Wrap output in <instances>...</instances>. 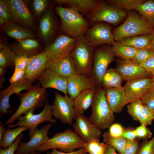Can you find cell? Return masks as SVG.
<instances>
[{"label":"cell","mask_w":154,"mask_h":154,"mask_svg":"<svg viewBox=\"0 0 154 154\" xmlns=\"http://www.w3.org/2000/svg\"><path fill=\"white\" fill-rule=\"evenodd\" d=\"M108 145L100 142L99 139L87 143L84 147L88 154H104Z\"/></svg>","instance_id":"cell-37"},{"label":"cell","mask_w":154,"mask_h":154,"mask_svg":"<svg viewBox=\"0 0 154 154\" xmlns=\"http://www.w3.org/2000/svg\"><path fill=\"white\" fill-rule=\"evenodd\" d=\"M152 82L153 85L152 88L154 89V76L152 77Z\"/></svg>","instance_id":"cell-58"},{"label":"cell","mask_w":154,"mask_h":154,"mask_svg":"<svg viewBox=\"0 0 154 154\" xmlns=\"http://www.w3.org/2000/svg\"><path fill=\"white\" fill-rule=\"evenodd\" d=\"M0 40V67L7 68L15 66V62L18 57L10 48L7 40Z\"/></svg>","instance_id":"cell-30"},{"label":"cell","mask_w":154,"mask_h":154,"mask_svg":"<svg viewBox=\"0 0 154 154\" xmlns=\"http://www.w3.org/2000/svg\"><path fill=\"white\" fill-rule=\"evenodd\" d=\"M24 137V135L22 133L10 147L5 149L0 148V154H15L19 143Z\"/></svg>","instance_id":"cell-47"},{"label":"cell","mask_w":154,"mask_h":154,"mask_svg":"<svg viewBox=\"0 0 154 154\" xmlns=\"http://www.w3.org/2000/svg\"><path fill=\"white\" fill-rule=\"evenodd\" d=\"M28 129H29V128L26 126H19L11 129L8 128L2 142L0 143V148L5 149L9 147L13 144L21 133Z\"/></svg>","instance_id":"cell-34"},{"label":"cell","mask_w":154,"mask_h":154,"mask_svg":"<svg viewBox=\"0 0 154 154\" xmlns=\"http://www.w3.org/2000/svg\"><path fill=\"white\" fill-rule=\"evenodd\" d=\"M13 22L11 12L7 0H0V26Z\"/></svg>","instance_id":"cell-39"},{"label":"cell","mask_w":154,"mask_h":154,"mask_svg":"<svg viewBox=\"0 0 154 154\" xmlns=\"http://www.w3.org/2000/svg\"><path fill=\"white\" fill-rule=\"evenodd\" d=\"M134 132L136 138L144 140H147L151 137L152 135V133L149 129L147 127L142 125L135 129Z\"/></svg>","instance_id":"cell-46"},{"label":"cell","mask_w":154,"mask_h":154,"mask_svg":"<svg viewBox=\"0 0 154 154\" xmlns=\"http://www.w3.org/2000/svg\"><path fill=\"white\" fill-rule=\"evenodd\" d=\"M116 149L111 146L108 145L104 154H121L116 152Z\"/></svg>","instance_id":"cell-56"},{"label":"cell","mask_w":154,"mask_h":154,"mask_svg":"<svg viewBox=\"0 0 154 154\" xmlns=\"http://www.w3.org/2000/svg\"><path fill=\"white\" fill-rule=\"evenodd\" d=\"M143 104L140 99L132 101L127 106V111L133 119L139 121L142 110Z\"/></svg>","instance_id":"cell-38"},{"label":"cell","mask_w":154,"mask_h":154,"mask_svg":"<svg viewBox=\"0 0 154 154\" xmlns=\"http://www.w3.org/2000/svg\"><path fill=\"white\" fill-rule=\"evenodd\" d=\"M94 48L84 35L78 38L75 47L70 54L75 64L76 74L91 76Z\"/></svg>","instance_id":"cell-6"},{"label":"cell","mask_w":154,"mask_h":154,"mask_svg":"<svg viewBox=\"0 0 154 154\" xmlns=\"http://www.w3.org/2000/svg\"><path fill=\"white\" fill-rule=\"evenodd\" d=\"M104 90L107 102L114 113H118L121 112L125 106V99L123 87L109 88Z\"/></svg>","instance_id":"cell-26"},{"label":"cell","mask_w":154,"mask_h":154,"mask_svg":"<svg viewBox=\"0 0 154 154\" xmlns=\"http://www.w3.org/2000/svg\"><path fill=\"white\" fill-rule=\"evenodd\" d=\"M74 119V131L83 141L88 143L100 137L101 130L91 123L84 114L76 115Z\"/></svg>","instance_id":"cell-17"},{"label":"cell","mask_w":154,"mask_h":154,"mask_svg":"<svg viewBox=\"0 0 154 154\" xmlns=\"http://www.w3.org/2000/svg\"><path fill=\"white\" fill-rule=\"evenodd\" d=\"M154 35V33L139 35L126 38L119 42L138 49H149Z\"/></svg>","instance_id":"cell-29"},{"label":"cell","mask_w":154,"mask_h":154,"mask_svg":"<svg viewBox=\"0 0 154 154\" xmlns=\"http://www.w3.org/2000/svg\"><path fill=\"white\" fill-rule=\"evenodd\" d=\"M140 65L149 72L151 75L152 77L154 76V55Z\"/></svg>","instance_id":"cell-50"},{"label":"cell","mask_w":154,"mask_h":154,"mask_svg":"<svg viewBox=\"0 0 154 154\" xmlns=\"http://www.w3.org/2000/svg\"><path fill=\"white\" fill-rule=\"evenodd\" d=\"M31 154H41L40 153H38L36 152V151H35L33 153H32Z\"/></svg>","instance_id":"cell-59"},{"label":"cell","mask_w":154,"mask_h":154,"mask_svg":"<svg viewBox=\"0 0 154 154\" xmlns=\"http://www.w3.org/2000/svg\"><path fill=\"white\" fill-rule=\"evenodd\" d=\"M144 1L143 0H109L108 4L117 8L130 10H135L138 6Z\"/></svg>","instance_id":"cell-36"},{"label":"cell","mask_w":154,"mask_h":154,"mask_svg":"<svg viewBox=\"0 0 154 154\" xmlns=\"http://www.w3.org/2000/svg\"><path fill=\"white\" fill-rule=\"evenodd\" d=\"M29 59L30 58L25 56L18 57L15 62V69H25Z\"/></svg>","instance_id":"cell-49"},{"label":"cell","mask_w":154,"mask_h":154,"mask_svg":"<svg viewBox=\"0 0 154 154\" xmlns=\"http://www.w3.org/2000/svg\"><path fill=\"white\" fill-rule=\"evenodd\" d=\"M0 27L2 33L16 40L34 38L38 37L33 31L13 22L4 23Z\"/></svg>","instance_id":"cell-24"},{"label":"cell","mask_w":154,"mask_h":154,"mask_svg":"<svg viewBox=\"0 0 154 154\" xmlns=\"http://www.w3.org/2000/svg\"><path fill=\"white\" fill-rule=\"evenodd\" d=\"M143 104L150 109H154V89L152 88L147 92L140 98Z\"/></svg>","instance_id":"cell-45"},{"label":"cell","mask_w":154,"mask_h":154,"mask_svg":"<svg viewBox=\"0 0 154 154\" xmlns=\"http://www.w3.org/2000/svg\"><path fill=\"white\" fill-rule=\"evenodd\" d=\"M25 69H15L14 72L9 80L11 84L21 80L24 78Z\"/></svg>","instance_id":"cell-51"},{"label":"cell","mask_w":154,"mask_h":154,"mask_svg":"<svg viewBox=\"0 0 154 154\" xmlns=\"http://www.w3.org/2000/svg\"><path fill=\"white\" fill-rule=\"evenodd\" d=\"M95 87L91 76L76 74L67 79V94L73 100L83 91Z\"/></svg>","instance_id":"cell-21"},{"label":"cell","mask_w":154,"mask_h":154,"mask_svg":"<svg viewBox=\"0 0 154 154\" xmlns=\"http://www.w3.org/2000/svg\"><path fill=\"white\" fill-rule=\"evenodd\" d=\"M152 78H138L126 82L123 87L125 94V106L132 101L140 99L152 88Z\"/></svg>","instance_id":"cell-15"},{"label":"cell","mask_w":154,"mask_h":154,"mask_svg":"<svg viewBox=\"0 0 154 154\" xmlns=\"http://www.w3.org/2000/svg\"><path fill=\"white\" fill-rule=\"evenodd\" d=\"M121 137L129 140H134L136 138L134 129H124Z\"/></svg>","instance_id":"cell-53"},{"label":"cell","mask_w":154,"mask_h":154,"mask_svg":"<svg viewBox=\"0 0 154 154\" xmlns=\"http://www.w3.org/2000/svg\"><path fill=\"white\" fill-rule=\"evenodd\" d=\"M55 10L60 19L61 30L69 37L78 38L84 35L89 28V22L74 9L58 5Z\"/></svg>","instance_id":"cell-1"},{"label":"cell","mask_w":154,"mask_h":154,"mask_svg":"<svg viewBox=\"0 0 154 154\" xmlns=\"http://www.w3.org/2000/svg\"><path fill=\"white\" fill-rule=\"evenodd\" d=\"M142 18L152 26L154 24V1H145L140 4L136 9Z\"/></svg>","instance_id":"cell-33"},{"label":"cell","mask_w":154,"mask_h":154,"mask_svg":"<svg viewBox=\"0 0 154 154\" xmlns=\"http://www.w3.org/2000/svg\"><path fill=\"white\" fill-rule=\"evenodd\" d=\"M115 55L112 47H105L94 50L93 64L91 76L95 88H102V79Z\"/></svg>","instance_id":"cell-8"},{"label":"cell","mask_w":154,"mask_h":154,"mask_svg":"<svg viewBox=\"0 0 154 154\" xmlns=\"http://www.w3.org/2000/svg\"><path fill=\"white\" fill-rule=\"evenodd\" d=\"M84 35L94 48L103 44H112L115 42L111 28L109 25L104 23L94 24L88 29Z\"/></svg>","instance_id":"cell-13"},{"label":"cell","mask_w":154,"mask_h":154,"mask_svg":"<svg viewBox=\"0 0 154 154\" xmlns=\"http://www.w3.org/2000/svg\"><path fill=\"white\" fill-rule=\"evenodd\" d=\"M60 5H66L81 14L90 13L97 6L100 1L97 0H56Z\"/></svg>","instance_id":"cell-28"},{"label":"cell","mask_w":154,"mask_h":154,"mask_svg":"<svg viewBox=\"0 0 154 154\" xmlns=\"http://www.w3.org/2000/svg\"><path fill=\"white\" fill-rule=\"evenodd\" d=\"M103 136L105 143L112 146L119 153L122 154L127 142L126 139L121 137H113L108 131L104 133Z\"/></svg>","instance_id":"cell-35"},{"label":"cell","mask_w":154,"mask_h":154,"mask_svg":"<svg viewBox=\"0 0 154 154\" xmlns=\"http://www.w3.org/2000/svg\"><path fill=\"white\" fill-rule=\"evenodd\" d=\"M112 50L115 56L123 60H131L134 57L139 49L124 45L119 42H114L112 44Z\"/></svg>","instance_id":"cell-32"},{"label":"cell","mask_w":154,"mask_h":154,"mask_svg":"<svg viewBox=\"0 0 154 154\" xmlns=\"http://www.w3.org/2000/svg\"><path fill=\"white\" fill-rule=\"evenodd\" d=\"M123 78L115 70H107L102 79V87L104 89L121 87Z\"/></svg>","instance_id":"cell-31"},{"label":"cell","mask_w":154,"mask_h":154,"mask_svg":"<svg viewBox=\"0 0 154 154\" xmlns=\"http://www.w3.org/2000/svg\"><path fill=\"white\" fill-rule=\"evenodd\" d=\"M32 3L34 13L37 18L40 17L49 7V2L47 0H34Z\"/></svg>","instance_id":"cell-40"},{"label":"cell","mask_w":154,"mask_h":154,"mask_svg":"<svg viewBox=\"0 0 154 154\" xmlns=\"http://www.w3.org/2000/svg\"><path fill=\"white\" fill-rule=\"evenodd\" d=\"M115 70L126 81L152 77L151 75L140 64L131 60H123L117 65Z\"/></svg>","instance_id":"cell-19"},{"label":"cell","mask_w":154,"mask_h":154,"mask_svg":"<svg viewBox=\"0 0 154 154\" xmlns=\"http://www.w3.org/2000/svg\"><path fill=\"white\" fill-rule=\"evenodd\" d=\"M39 83H36L27 92L19 94L20 105L15 112L6 121L5 124H10L22 114L24 115L30 111L34 112L35 110L43 106L47 91L41 87Z\"/></svg>","instance_id":"cell-4"},{"label":"cell","mask_w":154,"mask_h":154,"mask_svg":"<svg viewBox=\"0 0 154 154\" xmlns=\"http://www.w3.org/2000/svg\"><path fill=\"white\" fill-rule=\"evenodd\" d=\"M96 88L85 90L81 93L74 100V108L76 115L84 114L91 106Z\"/></svg>","instance_id":"cell-27"},{"label":"cell","mask_w":154,"mask_h":154,"mask_svg":"<svg viewBox=\"0 0 154 154\" xmlns=\"http://www.w3.org/2000/svg\"><path fill=\"white\" fill-rule=\"evenodd\" d=\"M87 143L74 131L68 129L55 133L37 148L36 151H45L51 149H58L63 152H70L84 147Z\"/></svg>","instance_id":"cell-3"},{"label":"cell","mask_w":154,"mask_h":154,"mask_svg":"<svg viewBox=\"0 0 154 154\" xmlns=\"http://www.w3.org/2000/svg\"><path fill=\"white\" fill-rule=\"evenodd\" d=\"M46 68L67 79L76 74L75 64L70 55L56 62H52L49 60Z\"/></svg>","instance_id":"cell-25"},{"label":"cell","mask_w":154,"mask_h":154,"mask_svg":"<svg viewBox=\"0 0 154 154\" xmlns=\"http://www.w3.org/2000/svg\"><path fill=\"white\" fill-rule=\"evenodd\" d=\"M6 68L0 67V89H1L3 87V84L5 81V77Z\"/></svg>","instance_id":"cell-54"},{"label":"cell","mask_w":154,"mask_h":154,"mask_svg":"<svg viewBox=\"0 0 154 154\" xmlns=\"http://www.w3.org/2000/svg\"></svg>","instance_id":"cell-62"},{"label":"cell","mask_w":154,"mask_h":154,"mask_svg":"<svg viewBox=\"0 0 154 154\" xmlns=\"http://www.w3.org/2000/svg\"><path fill=\"white\" fill-rule=\"evenodd\" d=\"M149 49L152 52L153 55H154V35L151 42Z\"/></svg>","instance_id":"cell-57"},{"label":"cell","mask_w":154,"mask_h":154,"mask_svg":"<svg viewBox=\"0 0 154 154\" xmlns=\"http://www.w3.org/2000/svg\"><path fill=\"white\" fill-rule=\"evenodd\" d=\"M92 112L89 121L100 130L109 128L115 119L114 113L107 100L104 90L96 88L91 105Z\"/></svg>","instance_id":"cell-2"},{"label":"cell","mask_w":154,"mask_h":154,"mask_svg":"<svg viewBox=\"0 0 154 154\" xmlns=\"http://www.w3.org/2000/svg\"><path fill=\"white\" fill-rule=\"evenodd\" d=\"M53 123L46 125L40 129L38 128L35 131L30 140L26 143L21 141L17 149L15 154H31L36 151L39 146L47 141L49 139L48 131Z\"/></svg>","instance_id":"cell-18"},{"label":"cell","mask_w":154,"mask_h":154,"mask_svg":"<svg viewBox=\"0 0 154 154\" xmlns=\"http://www.w3.org/2000/svg\"><path fill=\"white\" fill-rule=\"evenodd\" d=\"M153 112H154V109L153 110Z\"/></svg>","instance_id":"cell-61"},{"label":"cell","mask_w":154,"mask_h":154,"mask_svg":"<svg viewBox=\"0 0 154 154\" xmlns=\"http://www.w3.org/2000/svg\"><path fill=\"white\" fill-rule=\"evenodd\" d=\"M46 154H50V152H47V153H46Z\"/></svg>","instance_id":"cell-60"},{"label":"cell","mask_w":154,"mask_h":154,"mask_svg":"<svg viewBox=\"0 0 154 154\" xmlns=\"http://www.w3.org/2000/svg\"><path fill=\"white\" fill-rule=\"evenodd\" d=\"M153 120V110L143 104L142 112L139 121L141 125L147 127V125H151Z\"/></svg>","instance_id":"cell-41"},{"label":"cell","mask_w":154,"mask_h":154,"mask_svg":"<svg viewBox=\"0 0 154 154\" xmlns=\"http://www.w3.org/2000/svg\"><path fill=\"white\" fill-rule=\"evenodd\" d=\"M30 81L24 77L20 80L15 82L7 88L0 92V117L12 112L14 109H11V106L9 103L11 96L16 94L18 95L21 91L26 90L28 91L33 86Z\"/></svg>","instance_id":"cell-14"},{"label":"cell","mask_w":154,"mask_h":154,"mask_svg":"<svg viewBox=\"0 0 154 154\" xmlns=\"http://www.w3.org/2000/svg\"><path fill=\"white\" fill-rule=\"evenodd\" d=\"M109 128V132L110 134L116 137H121L124 130L122 126L117 123L113 124Z\"/></svg>","instance_id":"cell-48"},{"label":"cell","mask_w":154,"mask_h":154,"mask_svg":"<svg viewBox=\"0 0 154 154\" xmlns=\"http://www.w3.org/2000/svg\"><path fill=\"white\" fill-rule=\"evenodd\" d=\"M6 130L2 122L0 121V143H1Z\"/></svg>","instance_id":"cell-55"},{"label":"cell","mask_w":154,"mask_h":154,"mask_svg":"<svg viewBox=\"0 0 154 154\" xmlns=\"http://www.w3.org/2000/svg\"><path fill=\"white\" fill-rule=\"evenodd\" d=\"M153 55L152 52L149 49H139L132 61L140 64Z\"/></svg>","instance_id":"cell-42"},{"label":"cell","mask_w":154,"mask_h":154,"mask_svg":"<svg viewBox=\"0 0 154 154\" xmlns=\"http://www.w3.org/2000/svg\"><path fill=\"white\" fill-rule=\"evenodd\" d=\"M53 101L52 116L60 119L64 123L71 125L76 114L74 108V100L68 94L62 96L55 92Z\"/></svg>","instance_id":"cell-11"},{"label":"cell","mask_w":154,"mask_h":154,"mask_svg":"<svg viewBox=\"0 0 154 154\" xmlns=\"http://www.w3.org/2000/svg\"><path fill=\"white\" fill-rule=\"evenodd\" d=\"M78 38L71 37L64 34L58 36L51 43L45 46L49 60L56 62L70 55L76 46Z\"/></svg>","instance_id":"cell-9"},{"label":"cell","mask_w":154,"mask_h":154,"mask_svg":"<svg viewBox=\"0 0 154 154\" xmlns=\"http://www.w3.org/2000/svg\"><path fill=\"white\" fill-rule=\"evenodd\" d=\"M46 95L45 105L43 110L40 113L34 114L33 112L30 111L23 116L18 117L16 120H18L16 123L9 124L7 127L12 128L17 127L26 126L29 129V135L31 138L35 131L37 129V126L40 123L46 121L50 123H55L56 120L52 117V105L49 104Z\"/></svg>","instance_id":"cell-7"},{"label":"cell","mask_w":154,"mask_h":154,"mask_svg":"<svg viewBox=\"0 0 154 154\" xmlns=\"http://www.w3.org/2000/svg\"><path fill=\"white\" fill-rule=\"evenodd\" d=\"M112 33L117 41L129 37L154 33L152 26L132 11H129L125 21Z\"/></svg>","instance_id":"cell-5"},{"label":"cell","mask_w":154,"mask_h":154,"mask_svg":"<svg viewBox=\"0 0 154 154\" xmlns=\"http://www.w3.org/2000/svg\"><path fill=\"white\" fill-rule=\"evenodd\" d=\"M126 14L124 10L114 7L104 1H100L96 7L88 14V17L92 23L104 21L115 25Z\"/></svg>","instance_id":"cell-10"},{"label":"cell","mask_w":154,"mask_h":154,"mask_svg":"<svg viewBox=\"0 0 154 154\" xmlns=\"http://www.w3.org/2000/svg\"><path fill=\"white\" fill-rule=\"evenodd\" d=\"M9 46L18 57L25 56L31 58L42 51L43 45L34 38L16 40Z\"/></svg>","instance_id":"cell-22"},{"label":"cell","mask_w":154,"mask_h":154,"mask_svg":"<svg viewBox=\"0 0 154 154\" xmlns=\"http://www.w3.org/2000/svg\"><path fill=\"white\" fill-rule=\"evenodd\" d=\"M10 9L13 22L30 29L37 30L33 15L26 3L21 0H7Z\"/></svg>","instance_id":"cell-12"},{"label":"cell","mask_w":154,"mask_h":154,"mask_svg":"<svg viewBox=\"0 0 154 154\" xmlns=\"http://www.w3.org/2000/svg\"><path fill=\"white\" fill-rule=\"evenodd\" d=\"M137 154H154V135L150 140H144Z\"/></svg>","instance_id":"cell-43"},{"label":"cell","mask_w":154,"mask_h":154,"mask_svg":"<svg viewBox=\"0 0 154 154\" xmlns=\"http://www.w3.org/2000/svg\"><path fill=\"white\" fill-rule=\"evenodd\" d=\"M50 154H88L85 147L81 148L78 150L68 153L63 152L57 150L56 149H52Z\"/></svg>","instance_id":"cell-52"},{"label":"cell","mask_w":154,"mask_h":154,"mask_svg":"<svg viewBox=\"0 0 154 154\" xmlns=\"http://www.w3.org/2000/svg\"><path fill=\"white\" fill-rule=\"evenodd\" d=\"M139 146L138 141L127 140V142L122 154H137Z\"/></svg>","instance_id":"cell-44"},{"label":"cell","mask_w":154,"mask_h":154,"mask_svg":"<svg viewBox=\"0 0 154 154\" xmlns=\"http://www.w3.org/2000/svg\"><path fill=\"white\" fill-rule=\"evenodd\" d=\"M44 89L52 88L67 94V79L63 77L48 68H46L38 80Z\"/></svg>","instance_id":"cell-23"},{"label":"cell","mask_w":154,"mask_h":154,"mask_svg":"<svg viewBox=\"0 0 154 154\" xmlns=\"http://www.w3.org/2000/svg\"><path fill=\"white\" fill-rule=\"evenodd\" d=\"M49 60L48 54L44 49L38 54L30 58L25 69L24 77L32 84L36 81L46 69V64Z\"/></svg>","instance_id":"cell-20"},{"label":"cell","mask_w":154,"mask_h":154,"mask_svg":"<svg viewBox=\"0 0 154 154\" xmlns=\"http://www.w3.org/2000/svg\"><path fill=\"white\" fill-rule=\"evenodd\" d=\"M56 26L52 10L49 7L40 17L37 30L38 37L45 46L54 40Z\"/></svg>","instance_id":"cell-16"}]
</instances>
